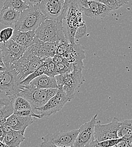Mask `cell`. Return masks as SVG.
<instances>
[{"mask_svg":"<svg viewBox=\"0 0 132 147\" xmlns=\"http://www.w3.org/2000/svg\"><path fill=\"white\" fill-rule=\"evenodd\" d=\"M82 10L75 3H71L66 15L63 19L64 34L66 39L70 44H74L75 35L78 28L84 24Z\"/></svg>","mask_w":132,"mask_h":147,"instance_id":"cell-6","label":"cell"},{"mask_svg":"<svg viewBox=\"0 0 132 147\" xmlns=\"http://www.w3.org/2000/svg\"><path fill=\"white\" fill-rule=\"evenodd\" d=\"M79 129L57 131L53 134H48L42 137V141H47L59 147L73 146L78 134Z\"/></svg>","mask_w":132,"mask_h":147,"instance_id":"cell-11","label":"cell"},{"mask_svg":"<svg viewBox=\"0 0 132 147\" xmlns=\"http://www.w3.org/2000/svg\"><path fill=\"white\" fill-rule=\"evenodd\" d=\"M0 147H9L8 146H7L6 144H5V143H3V142L0 141Z\"/></svg>","mask_w":132,"mask_h":147,"instance_id":"cell-43","label":"cell"},{"mask_svg":"<svg viewBox=\"0 0 132 147\" xmlns=\"http://www.w3.org/2000/svg\"><path fill=\"white\" fill-rule=\"evenodd\" d=\"M44 60L36 55L34 48L31 45L27 48L23 55L11 65L21 82L30 74L35 71Z\"/></svg>","mask_w":132,"mask_h":147,"instance_id":"cell-3","label":"cell"},{"mask_svg":"<svg viewBox=\"0 0 132 147\" xmlns=\"http://www.w3.org/2000/svg\"><path fill=\"white\" fill-rule=\"evenodd\" d=\"M38 3L46 19H56L62 15L66 16L68 10L64 9L65 0H42Z\"/></svg>","mask_w":132,"mask_h":147,"instance_id":"cell-12","label":"cell"},{"mask_svg":"<svg viewBox=\"0 0 132 147\" xmlns=\"http://www.w3.org/2000/svg\"><path fill=\"white\" fill-rule=\"evenodd\" d=\"M86 26L85 23L81 26L78 28L77 30L75 35V38L79 39L82 38V37L86 35Z\"/></svg>","mask_w":132,"mask_h":147,"instance_id":"cell-35","label":"cell"},{"mask_svg":"<svg viewBox=\"0 0 132 147\" xmlns=\"http://www.w3.org/2000/svg\"><path fill=\"white\" fill-rule=\"evenodd\" d=\"M70 42L67 40H63L57 41L56 55H62L67 50Z\"/></svg>","mask_w":132,"mask_h":147,"instance_id":"cell-30","label":"cell"},{"mask_svg":"<svg viewBox=\"0 0 132 147\" xmlns=\"http://www.w3.org/2000/svg\"><path fill=\"white\" fill-rule=\"evenodd\" d=\"M62 56L67 62L72 65L83 62L85 58V49L80 44H70L67 51Z\"/></svg>","mask_w":132,"mask_h":147,"instance_id":"cell-16","label":"cell"},{"mask_svg":"<svg viewBox=\"0 0 132 147\" xmlns=\"http://www.w3.org/2000/svg\"><path fill=\"white\" fill-rule=\"evenodd\" d=\"M46 19L36 3L20 13L19 20L14 25V29L24 32L35 31Z\"/></svg>","mask_w":132,"mask_h":147,"instance_id":"cell-4","label":"cell"},{"mask_svg":"<svg viewBox=\"0 0 132 147\" xmlns=\"http://www.w3.org/2000/svg\"><path fill=\"white\" fill-rule=\"evenodd\" d=\"M13 108L15 110H31L33 108L29 101L21 96H17L12 100Z\"/></svg>","mask_w":132,"mask_h":147,"instance_id":"cell-26","label":"cell"},{"mask_svg":"<svg viewBox=\"0 0 132 147\" xmlns=\"http://www.w3.org/2000/svg\"><path fill=\"white\" fill-rule=\"evenodd\" d=\"M5 67H3L2 66H0V72L5 70Z\"/></svg>","mask_w":132,"mask_h":147,"instance_id":"cell-45","label":"cell"},{"mask_svg":"<svg viewBox=\"0 0 132 147\" xmlns=\"http://www.w3.org/2000/svg\"><path fill=\"white\" fill-rule=\"evenodd\" d=\"M88 8H82L84 14L93 19H104L111 13L110 9L105 4L95 1H88Z\"/></svg>","mask_w":132,"mask_h":147,"instance_id":"cell-14","label":"cell"},{"mask_svg":"<svg viewBox=\"0 0 132 147\" xmlns=\"http://www.w3.org/2000/svg\"><path fill=\"white\" fill-rule=\"evenodd\" d=\"M2 60L5 67L13 63L23 55L27 48L23 47L10 38L1 45Z\"/></svg>","mask_w":132,"mask_h":147,"instance_id":"cell-9","label":"cell"},{"mask_svg":"<svg viewBox=\"0 0 132 147\" xmlns=\"http://www.w3.org/2000/svg\"><path fill=\"white\" fill-rule=\"evenodd\" d=\"M121 140L122 138H117L108 139L100 142H97L96 140H94L92 143L96 147H111L116 146Z\"/></svg>","mask_w":132,"mask_h":147,"instance_id":"cell-27","label":"cell"},{"mask_svg":"<svg viewBox=\"0 0 132 147\" xmlns=\"http://www.w3.org/2000/svg\"><path fill=\"white\" fill-rule=\"evenodd\" d=\"M56 68L57 73L59 74L68 73L73 70V65L68 66L63 63L56 64Z\"/></svg>","mask_w":132,"mask_h":147,"instance_id":"cell-31","label":"cell"},{"mask_svg":"<svg viewBox=\"0 0 132 147\" xmlns=\"http://www.w3.org/2000/svg\"><path fill=\"white\" fill-rule=\"evenodd\" d=\"M52 58V61H53V62L55 63L56 64L59 63H65V64H66L68 66H72V64L68 62H67L62 55H56L54 57H53Z\"/></svg>","mask_w":132,"mask_h":147,"instance_id":"cell-36","label":"cell"},{"mask_svg":"<svg viewBox=\"0 0 132 147\" xmlns=\"http://www.w3.org/2000/svg\"><path fill=\"white\" fill-rule=\"evenodd\" d=\"M89 1H99V0H89Z\"/></svg>","mask_w":132,"mask_h":147,"instance_id":"cell-47","label":"cell"},{"mask_svg":"<svg viewBox=\"0 0 132 147\" xmlns=\"http://www.w3.org/2000/svg\"><path fill=\"white\" fill-rule=\"evenodd\" d=\"M68 101H70L66 93L62 88H59L54 96L50 98L44 106L38 108L36 110L38 111V114L42 117L50 116L62 110Z\"/></svg>","mask_w":132,"mask_h":147,"instance_id":"cell-8","label":"cell"},{"mask_svg":"<svg viewBox=\"0 0 132 147\" xmlns=\"http://www.w3.org/2000/svg\"><path fill=\"white\" fill-rule=\"evenodd\" d=\"M98 114H96L92 119L79 128V132L76 139L74 147H84L95 140L94 127Z\"/></svg>","mask_w":132,"mask_h":147,"instance_id":"cell-13","label":"cell"},{"mask_svg":"<svg viewBox=\"0 0 132 147\" xmlns=\"http://www.w3.org/2000/svg\"><path fill=\"white\" fill-rule=\"evenodd\" d=\"M73 70L68 73L58 74L55 76L59 88H62L66 93L69 101L75 98L76 92L85 82L82 74L83 63L74 64Z\"/></svg>","mask_w":132,"mask_h":147,"instance_id":"cell-1","label":"cell"},{"mask_svg":"<svg viewBox=\"0 0 132 147\" xmlns=\"http://www.w3.org/2000/svg\"><path fill=\"white\" fill-rule=\"evenodd\" d=\"M25 139L24 132L11 129L5 134L3 143L10 147H18Z\"/></svg>","mask_w":132,"mask_h":147,"instance_id":"cell-20","label":"cell"},{"mask_svg":"<svg viewBox=\"0 0 132 147\" xmlns=\"http://www.w3.org/2000/svg\"><path fill=\"white\" fill-rule=\"evenodd\" d=\"M26 3H27L29 6H33L38 3L37 0H23Z\"/></svg>","mask_w":132,"mask_h":147,"instance_id":"cell-40","label":"cell"},{"mask_svg":"<svg viewBox=\"0 0 132 147\" xmlns=\"http://www.w3.org/2000/svg\"><path fill=\"white\" fill-rule=\"evenodd\" d=\"M27 86L38 89H58L55 77H50L44 74L33 79Z\"/></svg>","mask_w":132,"mask_h":147,"instance_id":"cell-17","label":"cell"},{"mask_svg":"<svg viewBox=\"0 0 132 147\" xmlns=\"http://www.w3.org/2000/svg\"><path fill=\"white\" fill-rule=\"evenodd\" d=\"M89 0H65V4L70 5L71 3H75L81 10L82 8H88Z\"/></svg>","mask_w":132,"mask_h":147,"instance_id":"cell-34","label":"cell"},{"mask_svg":"<svg viewBox=\"0 0 132 147\" xmlns=\"http://www.w3.org/2000/svg\"><path fill=\"white\" fill-rule=\"evenodd\" d=\"M33 121L32 117L21 116L13 113L6 118V124L14 130L25 132L27 128L33 123Z\"/></svg>","mask_w":132,"mask_h":147,"instance_id":"cell-15","label":"cell"},{"mask_svg":"<svg viewBox=\"0 0 132 147\" xmlns=\"http://www.w3.org/2000/svg\"><path fill=\"white\" fill-rule=\"evenodd\" d=\"M20 12L11 9H1L0 11V23L5 26H14L19 20Z\"/></svg>","mask_w":132,"mask_h":147,"instance_id":"cell-21","label":"cell"},{"mask_svg":"<svg viewBox=\"0 0 132 147\" xmlns=\"http://www.w3.org/2000/svg\"><path fill=\"white\" fill-rule=\"evenodd\" d=\"M116 146L117 147H127L128 142L126 140L122 138V140L116 144Z\"/></svg>","mask_w":132,"mask_h":147,"instance_id":"cell-38","label":"cell"},{"mask_svg":"<svg viewBox=\"0 0 132 147\" xmlns=\"http://www.w3.org/2000/svg\"><path fill=\"white\" fill-rule=\"evenodd\" d=\"M57 88L38 89L29 86H23L19 92V96L27 100L31 104L33 110L44 106L58 91Z\"/></svg>","mask_w":132,"mask_h":147,"instance_id":"cell-7","label":"cell"},{"mask_svg":"<svg viewBox=\"0 0 132 147\" xmlns=\"http://www.w3.org/2000/svg\"><path fill=\"white\" fill-rule=\"evenodd\" d=\"M47 67H48L47 63L44 60V62L38 67V69L35 71H34L33 73L30 74L28 76H27L24 80H23L20 82V84L23 86L28 85L33 79L45 73V71L47 69Z\"/></svg>","mask_w":132,"mask_h":147,"instance_id":"cell-25","label":"cell"},{"mask_svg":"<svg viewBox=\"0 0 132 147\" xmlns=\"http://www.w3.org/2000/svg\"><path fill=\"white\" fill-rule=\"evenodd\" d=\"M57 46V42H45L38 38L36 55L43 59L52 58L56 55Z\"/></svg>","mask_w":132,"mask_h":147,"instance_id":"cell-18","label":"cell"},{"mask_svg":"<svg viewBox=\"0 0 132 147\" xmlns=\"http://www.w3.org/2000/svg\"><path fill=\"white\" fill-rule=\"evenodd\" d=\"M20 82L11 64L6 66L5 70L0 72V92L4 93L11 101L18 96L23 87Z\"/></svg>","mask_w":132,"mask_h":147,"instance_id":"cell-5","label":"cell"},{"mask_svg":"<svg viewBox=\"0 0 132 147\" xmlns=\"http://www.w3.org/2000/svg\"><path fill=\"white\" fill-rule=\"evenodd\" d=\"M119 138H123L127 141L132 139V119L125 120L121 122L117 131Z\"/></svg>","mask_w":132,"mask_h":147,"instance_id":"cell-23","label":"cell"},{"mask_svg":"<svg viewBox=\"0 0 132 147\" xmlns=\"http://www.w3.org/2000/svg\"><path fill=\"white\" fill-rule=\"evenodd\" d=\"M48 65V67L45 71L44 74L50 76V77H55L59 74L57 73L56 68V63L53 62L52 58H48L45 59Z\"/></svg>","mask_w":132,"mask_h":147,"instance_id":"cell-28","label":"cell"},{"mask_svg":"<svg viewBox=\"0 0 132 147\" xmlns=\"http://www.w3.org/2000/svg\"><path fill=\"white\" fill-rule=\"evenodd\" d=\"M14 114L21 115V116H28V117H32L33 118H42L43 117L36 113H35L33 110H15L14 111Z\"/></svg>","mask_w":132,"mask_h":147,"instance_id":"cell-32","label":"cell"},{"mask_svg":"<svg viewBox=\"0 0 132 147\" xmlns=\"http://www.w3.org/2000/svg\"><path fill=\"white\" fill-rule=\"evenodd\" d=\"M29 7V6L23 0H6L2 9H11L21 13Z\"/></svg>","mask_w":132,"mask_h":147,"instance_id":"cell-24","label":"cell"},{"mask_svg":"<svg viewBox=\"0 0 132 147\" xmlns=\"http://www.w3.org/2000/svg\"><path fill=\"white\" fill-rule=\"evenodd\" d=\"M39 147H59V146H58L56 144H52L49 142H47V141H42V143L40 144ZM74 147V146H71V147Z\"/></svg>","mask_w":132,"mask_h":147,"instance_id":"cell-37","label":"cell"},{"mask_svg":"<svg viewBox=\"0 0 132 147\" xmlns=\"http://www.w3.org/2000/svg\"><path fill=\"white\" fill-rule=\"evenodd\" d=\"M42 0H37V1H38V2H40L41 1H42Z\"/></svg>","mask_w":132,"mask_h":147,"instance_id":"cell-46","label":"cell"},{"mask_svg":"<svg viewBox=\"0 0 132 147\" xmlns=\"http://www.w3.org/2000/svg\"><path fill=\"white\" fill-rule=\"evenodd\" d=\"M84 147H96L93 144V143H90V144H89L88 145H86V146H85Z\"/></svg>","mask_w":132,"mask_h":147,"instance_id":"cell-44","label":"cell"},{"mask_svg":"<svg viewBox=\"0 0 132 147\" xmlns=\"http://www.w3.org/2000/svg\"><path fill=\"white\" fill-rule=\"evenodd\" d=\"M14 29L11 27H7L0 31V43H5L9 41L13 35Z\"/></svg>","mask_w":132,"mask_h":147,"instance_id":"cell-29","label":"cell"},{"mask_svg":"<svg viewBox=\"0 0 132 147\" xmlns=\"http://www.w3.org/2000/svg\"><path fill=\"white\" fill-rule=\"evenodd\" d=\"M14 111L12 101L9 98H0V121L6 120Z\"/></svg>","mask_w":132,"mask_h":147,"instance_id":"cell-22","label":"cell"},{"mask_svg":"<svg viewBox=\"0 0 132 147\" xmlns=\"http://www.w3.org/2000/svg\"><path fill=\"white\" fill-rule=\"evenodd\" d=\"M121 125L117 118H113L110 123L101 124V121H96L94 127V139L97 142L108 139L119 138L117 131Z\"/></svg>","mask_w":132,"mask_h":147,"instance_id":"cell-10","label":"cell"},{"mask_svg":"<svg viewBox=\"0 0 132 147\" xmlns=\"http://www.w3.org/2000/svg\"><path fill=\"white\" fill-rule=\"evenodd\" d=\"M0 66H2L3 67H5L3 62H2V55H1V45H0Z\"/></svg>","mask_w":132,"mask_h":147,"instance_id":"cell-42","label":"cell"},{"mask_svg":"<svg viewBox=\"0 0 132 147\" xmlns=\"http://www.w3.org/2000/svg\"><path fill=\"white\" fill-rule=\"evenodd\" d=\"M99 2L107 6L111 11L116 10L120 8L116 0H99Z\"/></svg>","mask_w":132,"mask_h":147,"instance_id":"cell-33","label":"cell"},{"mask_svg":"<svg viewBox=\"0 0 132 147\" xmlns=\"http://www.w3.org/2000/svg\"><path fill=\"white\" fill-rule=\"evenodd\" d=\"M117 147V146H116H116H113V147Z\"/></svg>","mask_w":132,"mask_h":147,"instance_id":"cell-48","label":"cell"},{"mask_svg":"<svg viewBox=\"0 0 132 147\" xmlns=\"http://www.w3.org/2000/svg\"><path fill=\"white\" fill-rule=\"evenodd\" d=\"M5 135V133L3 131V130L2 129H0V141L2 142H3Z\"/></svg>","mask_w":132,"mask_h":147,"instance_id":"cell-41","label":"cell"},{"mask_svg":"<svg viewBox=\"0 0 132 147\" xmlns=\"http://www.w3.org/2000/svg\"><path fill=\"white\" fill-rule=\"evenodd\" d=\"M116 1L120 7H121V6L128 4L129 0H116Z\"/></svg>","mask_w":132,"mask_h":147,"instance_id":"cell-39","label":"cell"},{"mask_svg":"<svg viewBox=\"0 0 132 147\" xmlns=\"http://www.w3.org/2000/svg\"><path fill=\"white\" fill-rule=\"evenodd\" d=\"M36 36L35 31L24 32L14 29L11 38L17 44L27 48L34 42Z\"/></svg>","mask_w":132,"mask_h":147,"instance_id":"cell-19","label":"cell"},{"mask_svg":"<svg viewBox=\"0 0 132 147\" xmlns=\"http://www.w3.org/2000/svg\"><path fill=\"white\" fill-rule=\"evenodd\" d=\"M62 15L56 19H46L35 31L38 38L45 42H56L66 39L64 34Z\"/></svg>","mask_w":132,"mask_h":147,"instance_id":"cell-2","label":"cell"}]
</instances>
